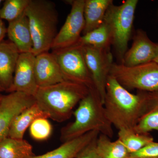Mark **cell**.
Returning <instances> with one entry per match:
<instances>
[{
	"mask_svg": "<svg viewBox=\"0 0 158 158\" xmlns=\"http://www.w3.org/2000/svg\"><path fill=\"white\" fill-rule=\"evenodd\" d=\"M105 113L113 126L118 130L134 129L144 113V91L130 93L109 75L104 102Z\"/></svg>",
	"mask_w": 158,
	"mask_h": 158,
	"instance_id": "obj_1",
	"label": "cell"
},
{
	"mask_svg": "<svg viewBox=\"0 0 158 158\" xmlns=\"http://www.w3.org/2000/svg\"><path fill=\"white\" fill-rule=\"evenodd\" d=\"M73 114L74 121L61 131V140L63 143L92 131H97L110 138L113 137V125L107 118L103 103L95 88L90 89Z\"/></svg>",
	"mask_w": 158,
	"mask_h": 158,
	"instance_id": "obj_2",
	"label": "cell"
},
{
	"mask_svg": "<svg viewBox=\"0 0 158 158\" xmlns=\"http://www.w3.org/2000/svg\"><path fill=\"white\" fill-rule=\"evenodd\" d=\"M89 90L85 85L64 81L47 87H39L34 98L36 103L48 118L62 122L70 118L74 108Z\"/></svg>",
	"mask_w": 158,
	"mask_h": 158,
	"instance_id": "obj_3",
	"label": "cell"
},
{
	"mask_svg": "<svg viewBox=\"0 0 158 158\" xmlns=\"http://www.w3.org/2000/svg\"><path fill=\"white\" fill-rule=\"evenodd\" d=\"M25 12L33 39L32 53L37 56L49 52L58 33L56 5L48 0H30Z\"/></svg>",
	"mask_w": 158,
	"mask_h": 158,
	"instance_id": "obj_4",
	"label": "cell"
},
{
	"mask_svg": "<svg viewBox=\"0 0 158 158\" xmlns=\"http://www.w3.org/2000/svg\"><path fill=\"white\" fill-rule=\"evenodd\" d=\"M138 2V0H127L120 6H116L113 3L105 15L104 22L110 29L112 44L121 62L127 51Z\"/></svg>",
	"mask_w": 158,
	"mask_h": 158,
	"instance_id": "obj_5",
	"label": "cell"
},
{
	"mask_svg": "<svg viewBox=\"0 0 158 158\" xmlns=\"http://www.w3.org/2000/svg\"><path fill=\"white\" fill-rule=\"evenodd\" d=\"M110 75L128 90L158 91V63L154 61L134 66L113 63Z\"/></svg>",
	"mask_w": 158,
	"mask_h": 158,
	"instance_id": "obj_6",
	"label": "cell"
},
{
	"mask_svg": "<svg viewBox=\"0 0 158 158\" xmlns=\"http://www.w3.org/2000/svg\"><path fill=\"white\" fill-rule=\"evenodd\" d=\"M52 52L56 57L65 81L85 85L89 89L95 88L81 47L73 46Z\"/></svg>",
	"mask_w": 158,
	"mask_h": 158,
	"instance_id": "obj_7",
	"label": "cell"
},
{
	"mask_svg": "<svg viewBox=\"0 0 158 158\" xmlns=\"http://www.w3.org/2000/svg\"><path fill=\"white\" fill-rule=\"evenodd\" d=\"M81 47L95 89L104 104L107 80L113 63V54L110 48H99L88 45Z\"/></svg>",
	"mask_w": 158,
	"mask_h": 158,
	"instance_id": "obj_8",
	"label": "cell"
},
{
	"mask_svg": "<svg viewBox=\"0 0 158 158\" xmlns=\"http://www.w3.org/2000/svg\"><path fill=\"white\" fill-rule=\"evenodd\" d=\"M85 0L72 1L70 13L52 44V51L71 47L78 42L85 28Z\"/></svg>",
	"mask_w": 158,
	"mask_h": 158,
	"instance_id": "obj_9",
	"label": "cell"
},
{
	"mask_svg": "<svg viewBox=\"0 0 158 158\" xmlns=\"http://www.w3.org/2000/svg\"><path fill=\"white\" fill-rule=\"evenodd\" d=\"M35 103L34 97L22 92H13L3 95L0 105V141L8 137L15 116Z\"/></svg>",
	"mask_w": 158,
	"mask_h": 158,
	"instance_id": "obj_10",
	"label": "cell"
},
{
	"mask_svg": "<svg viewBox=\"0 0 158 158\" xmlns=\"http://www.w3.org/2000/svg\"><path fill=\"white\" fill-rule=\"evenodd\" d=\"M35 59L36 56L32 52L19 54L9 93L22 92L35 96L39 88L35 77Z\"/></svg>",
	"mask_w": 158,
	"mask_h": 158,
	"instance_id": "obj_11",
	"label": "cell"
},
{
	"mask_svg": "<svg viewBox=\"0 0 158 158\" xmlns=\"http://www.w3.org/2000/svg\"><path fill=\"white\" fill-rule=\"evenodd\" d=\"M158 56V44L152 42L144 31L138 30L131 48L127 51L120 63L127 66H135L152 62Z\"/></svg>",
	"mask_w": 158,
	"mask_h": 158,
	"instance_id": "obj_12",
	"label": "cell"
},
{
	"mask_svg": "<svg viewBox=\"0 0 158 158\" xmlns=\"http://www.w3.org/2000/svg\"><path fill=\"white\" fill-rule=\"evenodd\" d=\"M35 73L38 87H47L65 81L53 52H44L36 56Z\"/></svg>",
	"mask_w": 158,
	"mask_h": 158,
	"instance_id": "obj_13",
	"label": "cell"
},
{
	"mask_svg": "<svg viewBox=\"0 0 158 158\" xmlns=\"http://www.w3.org/2000/svg\"><path fill=\"white\" fill-rule=\"evenodd\" d=\"M20 52L10 40L0 43V87L9 92L13 84L15 71Z\"/></svg>",
	"mask_w": 158,
	"mask_h": 158,
	"instance_id": "obj_14",
	"label": "cell"
},
{
	"mask_svg": "<svg viewBox=\"0 0 158 158\" xmlns=\"http://www.w3.org/2000/svg\"><path fill=\"white\" fill-rule=\"evenodd\" d=\"M7 29L9 40L14 44L20 53L32 52L33 39L25 11L16 19L9 22Z\"/></svg>",
	"mask_w": 158,
	"mask_h": 158,
	"instance_id": "obj_15",
	"label": "cell"
},
{
	"mask_svg": "<svg viewBox=\"0 0 158 158\" xmlns=\"http://www.w3.org/2000/svg\"><path fill=\"white\" fill-rule=\"evenodd\" d=\"M99 135L97 131L89 132L78 138L64 142L52 151L42 155L34 156L32 158H75Z\"/></svg>",
	"mask_w": 158,
	"mask_h": 158,
	"instance_id": "obj_16",
	"label": "cell"
},
{
	"mask_svg": "<svg viewBox=\"0 0 158 158\" xmlns=\"http://www.w3.org/2000/svg\"><path fill=\"white\" fill-rule=\"evenodd\" d=\"M144 92V113L134 131L138 134H147L158 131V91Z\"/></svg>",
	"mask_w": 158,
	"mask_h": 158,
	"instance_id": "obj_17",
	"label": "cell"
},
{
	"mask_svg": "<svg viewBox=\"0 0 158 158\" xmlns=\"http://www.w3.org/2000/svg\"><path fill=\"white\" fill-rule=\"evenodd\" d=\"M113 3L112 0H85L83 35L101 25L108 8Z\"/></svg>",
	"mask_w": 158,
	"mask_h": 158,
	"instance_id": "obj_18",
	"label": "cell"
},
{
	"mask_svg": "<svg viewBox=\"0 0 158 158\" xmlns=\"http://www.w3.org/2000/svg\"><path fill=\"white\" fill-rule=\"evenodd\" d=\"M39 118H48L36 102L15 116L10 127L8 137L23 139L26 130L34 120Z\"/></svg>",
	"mask_w": 158,
	"mask_h": 158,
	"instance_id": "obj_19",
	"label": "cell"
},
{
	"mask_svg": "<svg viewBox=\"0 0 158 158\" xmlns=\"http://www.w3.org/2000/svg\"><path fill=\"white\" fill-rule=\"evenodd\" d=\"M33 147L24 139L7 137L0 141V158H32Z\"/></svg>",
	"mask_w": 158,
	"mask_h": 158,
	"instance_id": "obj_20",
	"label": "cell"
},
{
	"mask_svg": "<svg viewBox=\"0 0 158 158\" xmlns=\"http://www.w3.org/2000/svg\"><path fill=\"white\" fill-rule=\"evenodd\" d=\"M112 44V37L109 27L104 22L101 25L81 36L74 46H91L99 48H109Z\"/></svg>",
	"mask_w": 158,
	"mask_h": 158,
	"instance_id": "obj_21",
	"label": "cell"
},
{
	"mask_svg": "<svg viewBox=\"0 0 158 158\" xmlns=\"http://www.w3.org/2000/svg\"><path fill=\"white\" fill-rule=\"evenodd\" d=\"M96 148L101 158H128L130 154L119 140L112 141L102 134L97 139Z\"/></svg>",
	"mask_w": 158,
	"mask_h": 158,
	"instance_id": "obj_22",
	"label": "cell"
},
{
	"mask_svg": "<svg viewBox=\"0 0 158 158\" xmlns=\"http://www.w3.org/2000/svg\"><path fill=\"white\" fill-rule=\"evenodd\" d=\"M118 137L130 153L136 152L154 141L149 133L138 134L130 129L118 130Z\"/></svg>",
	"mask_w": 158,
	"mask_h": 158,
	"instance_id": "obj_23",
	"label": "cell"
},
{
	"mask_svg": "<svg viewBox=\"0 0 158 158\" xmlns=\"http://www.w3.org/2000/svg\"><path fill=\"white\" fill-rule=\"evenodd\" d=\"M30 0H6L0 9V19L9 23L18 18L24 12Z\"/></svg>",
	"mask_w": 158,
	"mask_h": 158,
	"instance_id": "obj_24",
	"label": "cell"
},
{
	"mask_svg": "<svg viewBox=\"0 0 158 158\" xmlns=\"http://www.w3.org/2000/svg\"><path fill=\"white\" fill-rule=\"evenodd\" d=\"M30 135L35 140L43 141L50 136L52 130L47 118H39L34 120L29 127Z\"/></svg>",
	"mask_w": 158,
	"mask_h": 158,
	"instance_id": "obj_25",
	"label": "cell"
},
{
	"mask_svg": "<svg viewBox=\"0 0 158 158\" xmlns=\"http://www.w3.org/2000/svg\"><path fill=\"white\" fill-rule=\"evenodd\" d=\"M128 158H158V142L153 141L138 151L130 153Z\"/></svg>",
	"mask_w": 158,
	"mask_h": 158,
	"instance_id": "obj_26",
	"label": "cell"
},
{
	"mask_svg": "<svg viewBox=\"0 0 158 158\" xmlns=\"http://www.w3.org/2000/svg\"><path fill=\"white\" fill-rule=\"evenodd\" d=\"M97 139L84 148L75 158H101L97 150Z\"/></svg>",
	"mask_w": 158,
	"mask_h": 158,
	"instance_id": "obj_27",
	"label": "cell"
},
{
	"mask_svg": "<svg viewBox=\"0 0 158 158\" xmlns=\"http://www.w3.org/2000/svg\"><path fill=\"white\" fill-rule=\"evenodd\" d=\"M7 29L2 20L0 19V43L2 42L3 39L7 34Z\"/></svg>",
	"mask_w": 158,
	"mask_h": 158,
	"instance_id": "obj_28",
	"label": "cell"
},
{
	"mask_svg": "<svg viewBox=\"0 0 158 158\" xmlns=\"http://www.w3.org/2000/svg\"><path fill=\"white\" fill-rule=\"evenodd\" d=\"M3 95H2L0 93V105H1V102H2V99Z\"/></svg>",
	"mask_w": 158,
	"mask_h": 158,
	"instance_id": "obj_29",
	"label": "cell"
},
{
	"mask_svg": "<svg viewBox=\"0 0 158 158\" xmlns=\"http://www.w3.org/2000/svg\"><path fill=\"white\" fill-rule=\"evenodd\" d=\"M154 62H156V63H158V56L154 60Z\"/></svg>",
	"mask_w": 158,
	"mask_h": 158,
	"instance_id": "obj_30",
	"label": "cell"
},
{
	"mask_svg": "<svg viewBox=\"0 0 158 158\" xmlns=\"http://www.w3.org/2000/svg\"><path fill=\"white\" fill-rule=\"evenodd\" d=\"M3 91H4V90H3V89L0 87V93H1V92H3Z\"/></svg>",
	"mask_w": 158,
	"mask_h": 158,
	"instance_id": "obj_31",
	"label": "cell"
},
{
	"mask_svg": "<svg viewBox=\"0 0 158 158\" xmlns=\"http://www.w3.org/2000/svg\"><path fill=\"white\" fill-rule=\"evenodd\" d=\"M2 0H0V6H1V3H2Z\"/></svg>",
	"mask_w": 158,
	"mask_h": 158,
	"instance_id": "obj_32",
	"label": "cell"
}]
</instances>
